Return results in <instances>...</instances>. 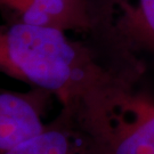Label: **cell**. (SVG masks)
I'll return each instance as SVG.
<instances>
[{
	"label": "cell",
	"instance_id": "1",
	"mask_svg": "<svg viewBox=\"0 0 154 154\" xmlns=\"http://www.w3.org/2000/svg\"><path fill=\"white\" fill-rule=\"evenodd\" d=\"M0 72L55 95L64 109L123 80L89 42L72 40L61 29L24 23L0 24Z\"/></svg>",
	"mask_w": 154,
	"mask_h": 154
},
{
	"label": "cell",
	"instance_id": "2",
	"mask_svg": "<svg viewBox=\"0 0 154 154\" xmlns=\"http://www.w3.org/2000/svg\"><path fill=\"white\" fill-rule=\"evenodd\" d=\"M90 42L116 54L142 48L154 54V0H89Z\"/></svg>",
	"mask_w": 154,
	"mask_h": 154
},
{
	"label": "cell",
	"instance_id": "3",
	"mask_svg": "<svg viewBox=\"0 0 154 154\" xmlns=\"http://www.w3.org/2000/svg\"><path fill=\"white\" fill-rule=\"evenodd\" d=\"M6 23L53 26L87 33L90 29L89 0H0Z\"/></svg>",
	"mask_w": 154,
	"mask_h": 154
},
{
	"label": "cell",
	"instance_id": "4",
	"mask_svg": "<svg viewBox=\"0 0 154 154\" xmlns=\"http://www.w3.org/2000/svg\"><path fill=\"white\" fill-rule=\"evenodd\" d=\"M50 96L38 88L28 91L0 88V152L44 130V109Z\"/></svg>",
	"mask_w": 154,
	"mask_h": 154
},
{
	"label": "cell",
	"instance_id": "5",
	"mask_svg": "<svg viewBox=\"0 0 154 154\" xmlns=\"http://www.w3.org/2000/svg\"><path fill=\"white\" fill-rule=\"evenodd\" d=\"M0 154H89L88 142L69 110L44 130Z\"/></svg>",
	"mask_w": 154,
	"mask_h": 154
},
{
	"label": "cell",
	"instance_id": "6",
	"mask_svg": "<svg viewBox=\"0 0 154 154\" xmlns=\"http://www.w3.org/2000/svg\"><path fill=\"white\" fill-rule=\"evenodd\" d=\"M89 154H154V114L126 134L119 130L83 129Z\"/></svg>",
	"mask_w": 154,
	"mask_h": 154
}]
</instances>
